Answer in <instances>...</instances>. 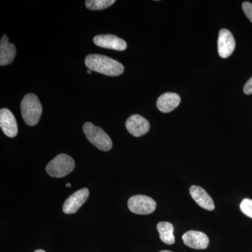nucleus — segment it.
Masks as SVG:
<instances>
[{
	"label": "nucleus",
	"instance_id": "nucleus-1",
	"mask_svg": "<svg viewBox=\"0 0 252 252\" xmlns=\"http://www.w3.org/2000/svg\"><path fill=\"white\" fill-rule=\"evenodd\" d=\"M85 64L91 71L109 77H117L124 72L122 63L103 55H89L86 58Z\"/></svg>",
	"mask_w": 252,
	"mask_h": 252
},
{
	"label": "nucleus",
	"instance_id": "nucleus-2",
	"mask_svg": "<svg viewBox=\"0 0 252 252\" xmlns=\"http://www.w3.org/2000/svg\"><path fill=\"white\" fill-rule=\"evenodd\" d=\"M21 109L23 120L27 125L34 126L39 122L42 114V106L35 94H26L21 102Z\"/></svg>",
	"mask_w": 252,
	"mask_h": 252
},
{
	"label": "nucleus",
	"instance_id": "nucleus-3",
	"mask_svg": "<svg viewBox=\"0 0 252 252\" xmlns=\"http://www.w3.org/2000/svg\"><path fill=\"white\" fill-rule=\"evenodd\" d=\"M83 130L88 140L93 145L104 152H108L112 147V142L109 136L98 126L87 122L83 126Z\"/></svg>",
	"mask_w": 252,
	"mask_h": 252
},
{
	"label": "nucleus",
	"instance_id": "nucleus-4",
	"mask_svg": "<svg viewBox=\"0 0 252 252\" xmlns=\"http://www.w3.org/2000/svg\"><path fill=\"white\" fill-rule=\"evenodd\" d=\"M75 162L72 157L61 154L54 158L46 166V170L51 177L61 178L74 170Z\"/></svg>",
	"mask_w": 252,
	"mask_h": 252
},
{
	"label": "nucleus",
	"instance_id": "nucleus-5",
	"mask_svg": "<svg viewBox=\"0 0 252 252\" xmlns=\"http://www.w3.org/2000/svg\"><path fill=\"white\" fill-rule=\"evenodd\" d=\"M127 206L132 213L137 215H149L155 211L157 203L151 197L137 195L129 198Z\"/></svg>",
	"mask_w": 252,
	"mask_h": 252
},
{
	"label": "nucleus",
	"instance_id": "nucleus-6",
	"mask_svg": "<svg viewBox=\"0 0 252 252\" xmlns=\"http://www.w3.org/2000/svg\"><path fill=\"white\" fill-rule=\"evenodd\" d=\"M218 53L222 59H227L235 49V40L233 34L228 30L221 29L218 37Z\"/></svg>",
	"mask_w": 252,
	"mask_h": 252
},
{
	"label": "nucleus",
	"instance_id": "nucleus-7",
	"mask_svg": "<svg viewBox=\"0 0 252 252\" xmlns=\"http://www.w3.org/2000/svg\"><path fill=\"white\" fill-rule=\"evenodd\" d=\"M89 196V190L84 188L77 190L67 199L63 205V212L67 215L77 212Z\"/></svg>",
	"mask_w": 252,
	"mask_h": 252
},
{
	"label": "nucleus",
	"instance_id": "nucleus-8",
	"mask_svg": "<svg viewBox=\"0 0 252 252\" xmlns=\"http://www.w3.org/2000/svg\"><path fill=\"white\" fill-rule=\"evenodd\" d=\"M126 128L134 137H139L145 135L150 129V124L147 119L138 114H134L127 119Z\"/></svg>",
	"mask_w": 252,
	"mask_h": 252
},
{
	"label": "nucleus",
	"instance_id": "nucleus-9",
	"mask_svg": "<svg viewBox=\"0 0 252 252\" xmlns=\"http://www.w3.org/2000/svg\"><path fill=\"white\" fill-rule=\"evenodd\" d=\"M94 41L95 45L104 49L122 51L127 48V43L126 41L114 34H102V35L95 36Z\"/></svg>",
	"mask_w": 252,
	"mask_h": 252
},
{
	"label": "nucleus",
	"instance_id": "nucleus-10",
	"mask_svg": "<svg viewBox=\"0 0 252 252\" xmlns=\"http://www.w3.org/2000/svg\"><path fill=\"white\" fill-rule=\"evenodd\" d=\"M0 127L9 137H14L18 134V125L13 113L8 109L0 110Z\"/></svg>",
	"mask_w": 252,
	"mask_h": 252
},
{
	"label": "nucleus",
	"instance_id": "nucleus-11",
	"mask_svg": "<svg viewBox=\"0 0 252 252\" xmlns=\"http://www.w3.org/2000/svg\"><path fill=\"white\" fill-rule=\"evenodd\" d=\"M182 239L187 246L195 250H205L210 242L207 235L196 230H189L183 235Z\"/></svg>",
	"mask_w": 252,
	"mask_h": 252
},
{
	"label": "nucleus",
	"instance_id": "nucleus-12",
	"mask_svg": "<svg viewBox=\"0 0 252 252\" xmlns=\"http://www.w3.org/2000/svg\"><path fill=\"white\" fill-rule=\"evenodd\" d=\"M190 194L192 198L195 200V203L198 204L199 206L203 207L208 211L215 210V205L213 200L207 193L206 190L202 187L198 186H192L190 188Z\"/></svg>",
	"mask_w": 252,
	"mask_h": 252
},
{
	"label": "nucleus",
	"instance_id": "nucleus-13",
	"mask_svg": "<svg viewBox=\"0 0 252 252\" xmlns=\"http://www.w3.org/2000/svg\"><path fill=\"white\" fill-rule=\"evenodd\" d=\"M180 96L175 93H166L162 94L158 99V109L162 113H169L173 111L180 105Z\"/></svg>",
	"mask_w": 252,
	"mask_h": 252
},
{
	"label": "nucleus",
	"instance_id": "nucleus-14",
	"mask_svg": "<svg viewBox=\"0 0 252 252\" xmlns=\"http://www.w3.org/2000/svg\"><path fill=\"white\" fill-rule=\"evenodd\" d=\"M16 54V46L9 42V38L4 34L0 41V65H7L12 63Z\"/></svg>",
	"mask_w": 252,
	"mask_h": 252
},
{
	"label": "nucleus",
	"instance_id": "nucleus-15",
	"mask_svg": "<svg viewBox=\"0 0 252 252\" xmlns=\"http://www.w3.org/2000/svg\"><path fill=\"white\" fill-rule=\"evenodd\" d=\"M157 230L162 242L167 245H173L175 243L174 227L171 223L167 221L159 222L157 225Z\"/></svg>",
	"mask_w": 252,
	"mask_h": 252
},
{
	"label": "nucleus",
	"instance_id": "nucleus-16",
	"mask_svg": "<svg viewBox=\"0 0 252 252\" xmlns=\"http://www.w3.org/2000/svg\"><path fill=\"white\" fill-rule=\"evenodd\" d=\"M114 0H87L86 1V6L87 9L97 11L107 9L115 3Z\"/></svg>",
	"mask_w": 252,
	"mask_h": 252
},
{
	"label": "nucleus",
	"instance_id": "nucleus-17",
	"mask_svg": "<svg viewBox=\"0 0 252 252\" xmlns=\"http://www.w3.org/2000/svg\"><path fill=\"white\" fill-rule=\"evenodd\" d=\"M240 210L246 216L252 218V200L250 198H245L240 205Z\"/></svg>",
	"mask_w": 252,
	"mask_h": 252
},
{
	"label": "nucleus",
	"instance_id": "nucleus-18",
	"mask_svg": "<svg viewBox=\"0 0 252 252\" xmlns=\"http://www.w3.org/2000/svg\"><path fill=\"white\" fill-rule=\"evenodd\" d=\"M242 7H243L244 13L246 15L247 17L252 23V3L245 1L243 3Z\"/></svg>",
	"mask_w": 252,
	"mask_h": 252
},
{
	"label": "nucleus",
	"instance_id": "nucleus-19",
	"mask_svg": "<svg viewBox=\"0 0 252 252\" xmlns=\"http://www.w3.org/2000/svg\"><path fill=\"white\" fill-rule=\"evenodd\" d=\"M243 91L245 94H252V77L250 78V79L247 81L246 84H245V86H244Z\"/></svg>",
	"mask_w": 252,
	"mask_h": 252
},
{
	"label": "nucleus",
	"instance_id": "nucleus-20",
	"mask_svg": "<svg viewBox=\"0 0 252 252\" xmlns=\"http://www.w3.org/2000/svg\"><path fill=\"white\" fill-rule=\"evenodd\" d=\"M34 252H44V250H36V251H35Z\"/></svg>",
	"mask_w": 252,
	"mask_h": 252
},
{
	"label": "nucleus",
	"instance_id": "nucleus-21",
	"mask_svg": "<svg viewBox=\"0 0 252 252\" xmlns=\"http://www.w3.org/2000/svg\"><path fill=\"white\" fill-rule=\"evenodd\" d=\"M92 72L93 71H91V69H89V70L87 71L88 74H91Z\"/></svg>",
	"mask_w": 252,
	"mask_h": 252
},
{
	"label": "nucleus",
	"instance_id": "nucleus-22",
	"mask_svg": "<svg viewBox=\"0 0 252 252\" xmlns=\"http://www.w3.org/2000/svg\"><path fill=\"white\" fill-rule=\"evenodd\" d=\"M66 187H71L70 184H69V183L67 184V185H66Z\"/></svg>",
	"mask_w": 252,
	"mask_h": 252
},
{
	"label": "nucleus",
	"instance_id": "nucleus-23",
	"mask_svg": "<svg viewBox=\"0 0 252 252\" xmlns=\"http://www.w3.org/2000/svg\"><path fill=\"white\" fill-rule=\"evenodd\" d=\"M160 252H172L168 251V250H163V251H161Z\"/></svg>",
	"mask_w": 252,
	"mask_h": 252
}]
</instances>
